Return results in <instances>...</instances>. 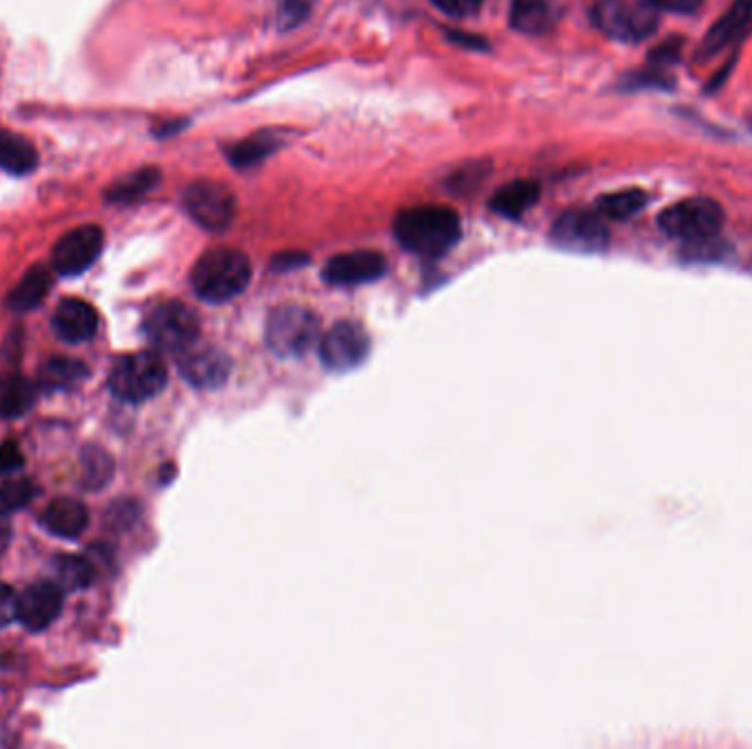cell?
Segmentation results:
<instances>
[{
	"label": "cell",
	"instance_id": "obj_8",
	"mask_svg": "<svg viewBox=\"0 0 752 749\" xmlns=\"http://www.w3.org/2000/svg\"><path fill=\"white\" fill-rule=\"evenodd\" d=\"M183 204L189 217L211 231H224L235 217V198L233 193L213 180H196L183 193Z\"/></svg>",
	"mask_w": 752,
	"mask_h": 749
},
{
	"label": "cell",
	"instance_id": "obj_13",
	"mask_svg": "<svg viewBox=\"0 0 752 749\" xmlns=\"http://www.w3.org/2000/svg\"><path fill=\"white\" fill-rule=\"evenodd\" d=\"M387 261L376 250H352L328 259L323 268V279L332 286H358L376 281L385 275Z\"/></svg>",
	"mask_w": 752,
	"mask_h": 749
},
{
	"label": "cell",
	"instance_id": "obj_14",
	"mask_svg": "<svg viewBox=\"0 0 752 749\" xmlns=\"http://www.w3.org/2000/svg\"><path fill=\"white\" fill-rule=\"evenodd\" d=\"M62 608V591L53 582L29 584L18 595V622L29 630L46 628Z\"/></svg>",
	"mask_w": 752,
	"mask_h": 749
},
{
	"label": "cell",
	"instance_id": "obj_33",
	"mask_svg": "<svg viewBox=\"0 0 752 749\" xmlns=\"http://www.w3.org/2000/svg\"><path fill=\"white\" fill-rule=\"evenodd\" d=\"M24 457H22V450L15 441H2L0 444V474H7V472H13L22 466Z\"/></svg>",
	"mask_w": 752,
	"mask_h": 749
},
{
	"label": "cell",
	"instance_id": "obj_15",
	"mask_svg": "<svg viewBox=\"0 0 752 749\" xmlns=\"http://www.w3.org/2000/svg\"><path fill=\"white\" fill-rule=\"evenodd\" d=\"M752 24V0H732L699 44V57L708 59L732 44Z\"/></svg>",
	"mask_w": 752,
	"mask_h": 749
},
{
	"label": "cell",
	"instance_id": "obj_9",
	"mask_svg": "<svg viewBox=\"0 0 752 749\" xmlns=\"http://www.w3.org/2000/svg\"><path fill=\"white\" fill-rule=\"evenodd\" d=\"M550 237L559 248L572 253H600L609 244L605 217L598 211H565L550 228Z\"/></svg>",
	"mask_w": 752,
	"mask_h": 749
},
{
	"label": "cell",
	"instance_id": "obj_35",
	"mask_svg": "<svg viewBox=\"0 0 752 749\" xmlns=\"http://www.w3.org/2000/svg\"><path fill=\"white\" fill-rule=\"evenodd\" d=\"M679 55V40H668L660 44L655 51H651V64L653 66H668Z\"/></svg>",
	"mask_w": 752,
	"mask_h": 749
},
{
	"label": "cell",
	"instance_id": "obj_29",
	"mask_svg": "<svg viewBox=\"0 0 752 749\" xmlns=\"http://www.w3.org/2000/svg\"><path fill=\"white\" fill-rule=\"evenodd\" d=\"M33 485L26 479H13L0 485V512H13L24 507L33 496Z\"/></svg>",
	"mask_w": 752,
	"mask_h": 749
},
{
	"label": "cell",
	"instance_id": "obj_16",
	"mask_svg": "<svg viewBox=\"0 0 752 749\" xmlns=\"http://www.w3.org/2000/svg\"><path fill=\"white\" fill-rule=\"evenodd\" d=\"M51 325L66 343H84L95 336L99 316L97 310L81 299H64L57 303Z\"/></svg>",
	"mask_w": 752,
	"mask_h": 749
},
{
	"label": "cell",
	"instance_id": "obj_23",
	"mask_svg": "<svg viewBox=\"0 0 752 749\" xmlns=\"http://www.w3.org/2000/svg\"><path fill=\"white\" fill-rule=\"evenodd\" d=\"M35 402V384L20 373L0 376V417H20Z\"/></svg>",
	"mask_w": 752,
	"mask_h": 749
},
{
	"label": "cell",
	"instance_id": "obj_3",
	"mask_svg": "<svg viewBox=\"0 0 752 749\" xmlns=\"http://www.w3.org/2000/svg\"><path fill=\"white\" fill-rule=\"evenodd\" d=\"M165 384L167 369L161 356L154 351H136L119 358L108 376L110 391L130 404L154 398L165 389Z\"/></svg>",
	"mask_w": 752,
	"mask_h": 749
},
{
	"label": "cell",
	"instance_id": "obj_30",
	"mask_svg": "<svg viewBox=\"0 0 752 749\" xmlns=\"http://www.w3.org/2000/svg\"><path fill=\"white\" fill-rule=\"evenodd\" d=\"M442 13L453 18H466L482 9L484 0H431Z\"/></svg>",
	"mask_w": 752,
	"mask_h": 749
},
{
	"label": "cell",
	"instance_id": "obj_32",
	"mask_svg": "<svg viewBox=\"0 0 752 749\" xmlns=\"http://www.w3.org/2000/svg\"><path fill=\"white\" fill-rule=\"evenodd\" d=\"M18 617V595L15 591L0 582V628L11 624Z\"/></svg>",
	"mask_w": 752,
	"mask_h": 749
},
{
	"label": "cell",
	"instance_id": "obj_4",
	"mask_svg": "<svg viewBox=\"0 0 752 749\" xmlns=\"http://www.w3.org/2000/svg\"><path fill=\"white\" fill-rule=\"evenodd\" d=\"M321 338L319 318L303 305H279L266 321V345L279 358H299Z\"/></svg>",
	"mask_w": 752,
	"mask_h": 749
},
{
	"label": "cell",
	"instance_id": "obj_6",
	"mask_svg": "<svg viewBox=\"0 0 752 749\" xmlns=\"http://www.w3.org/2000/svg\"><path fill=\"white\" fill-rule=\"evenodd\" d=\"M657 226L664 235L688 244L717 237L723 226V209L710 198H686L662 209Z\"/></svg>",
	"mask_w": 752,
	"mask_h": 749
},
{
	"label": "cell",
	"instance_id": "obj_12",
	"mask_svg": "<svg viewBox=\"0 0 752 749\" xmlns=\"http://www.w3.org/2000/svg\"><path fill=\"white\" fill-rule=\"evenodd\" d=\"M180 376L196 389H218L231 376V358L211 345H191L178 354Z\"/></svg>",
	"mask_w": 752,
	"mask_h": 749
},
{
	"label": "cell",
	"instance_id": "obj_27",
	"mask_svg": "<svg viewBox=\"0 0 752 749\" xmlns=\"http://www.w3.org/2000/svg\"><path fill=\"white\" fill-rule=\"evenodd\" d=\"M114 472V461L112 457L99 448V446H88L81 452V481L90 490L103 488Z\"/></svg>",
	"mask_w": 752,
	"mask_h": 749
},
{
	"label": "cell",
	"instance_id": "obj_22",
	"mask_svg": "<svg viewBox=\"0 0 752 749\" xmlns=\"http://www.w3.org/2000/svg\"><path fill=\"white\" fill-rule=\"evenodd\" d=\"M88 369L81 360L75 358H51L42 365L37 376V387L44 391H64L79 384L86 378Z\"/></svg>",
	"mask_w": 752,
	"mask_h": 749
},
{
	"label": "cell",
	"instance_id": "obj_37",
	"mask_svg": "<svg viewBox=\"0 0 752 749\" xmlns=\"http://www.w3.org/2000/svg\"><path fill=\"white\" fill-rule=\"evenodd\" d=\"M446 35H449V40H453V42H457V44H462L466 48H484L486 46V42L482 37H477V35L457 33V31H446Z\"/></svg>",
	"mask_w": 752,
	"mask_h": 749
},
{
	"label": "cell",
	"instance_id": "obj_38",
	"mask_svg": "<svg viewBox=\"0 0 752 749\" xmlns=\"http://www.w3.org/2000/svg\"><path fill=\"white\" fill-rule=\"evenodd\" d=\"M11 538V523L7 518V512H0V551L9 545Z\"/></svg>",
	"mask_w": 752,
	"mask_h": 749
},
{
	"label": "cell",
	"instance_id": "obj_1",
	"mask_svg": "<svg viewBox=\"0 0 752 749\" xmlns=\"http://www.w3.org/2000/svg\"><path fill=\"white\" fill-rule=\"evenodd\" d=\"M394 235L402 248L416 255L440 257L460 239V217L440 204L409 206L396 215Z\"/></svg>",
	"mask_w": 752,
	"mask_h": 749
},
{
	"label": "cell",
	"instance_id": "obj_25",
	"mask_svg": "<svg viewBox=\"0 0 752 749\" xmlns=\"http://www.w3.org/2000/svg\"><path fill=\"white\" fill-rule=\"evenodd\" d=\"M646 202H649L646 191L635 189V187L633 189H620V191L600 195L596 202V211L609 220H627V217L640 213L646 206Z\"/></svg>",
	"mask_w": 752,
	"mask_h": 749
},
{
	"label": "cell",
	"instance_id": "obj_2",
	"mask_svg": "<svg viewBox=\"0 0 752 749\" xmlns=\"http://www.w3.org/2000/svg\"><path fill=\"white\" fill-rule=\"evenodd\" d=\"M193 292L209 303L237 297L251 281V261L235 248H211L191 268Z\"/></svg>",
	"mask_w": 752,
	"mask_h": 749
},
{
	"label": "cell",
	"instance_id": "obj_24",
	"mask_svg": "<svg viewBox=\"0 0 752 749\" xmlns=\"http://www.w3.org/2000/svg\"><path fill=\"white\" fill-rule=\"evenodd\" d=\"M552 24V11L548 0H512L510 2V26L528 33L539 35L545 33Z\"/></svg>",
	"mask_w": 752,
	"mask_h": 749
},
{
	"label": "cell",
	"instance_id": "obj_10",
	"mask_svg": "<svg viewBox=\"0 0 752 749\" xmlns=\"http://www.w3.org/2000/svg\"><path fill=\"white\" fill-rule=\"evenodd\" d=\"M369 354L367 332L352 321L334 323L319 338V356L330 371H350L358 367Z\"/></svg>",
	"mask_w": 752,
	"mask_h": 749
},
{
	"label": "cell",
	"instance_id": "obj_7",
	"mask_svg": "<svg viewBox=\"0 0 752 749\" xmlns=\"http://www.w3.org/2000/svg\"><path fill=\"white\" fill-rule=\"evenodd\" d=\"M147 340L167 354H183L196 345L200 334V321L191 308L180 301H165L150 310L143 323Z\"/></svg>",
	"mask_w": 752,
	"mask_h": 749
},
{
	"label": "cell",
	"instance_id": "obj_39",
	"mask_svg": "<svg viewBox=\"0 0 752 749\" xmlns=\"http://www.w3.org/2000/svg\"><path fill=\"white\" fill-rule=\"evenodd\" d=\"M750 127H752V119H750Z\"/></svg>",
	"mask_w": 752,
	"mask_h": 749
},
{
	"label": "cell",
	"instance_id": "obj_21",
	"mask_svg": "<svg viewBox=\"0 0 752 749\" xmlns=\"http://www.w3.org/2000/svg\"><path fill=\"white\" fill-rule=\"evenodd\" d=\"M48 288H51V272L44 266H35L9 292L7 305L13 312H29L42 303Z\"/></svg>",
	"mask_w": 752,
	"mask_h": 749
},
{
	"label": "cell",
	"instance_id": "obj_19",
	"mask_svg": "<svg viewBox=\"0 0 752 749\" xmlns=\"http://www.w3.org/2000/svg\"><path fill=\"white\" fill-rule=\"evenodd\" d=\"M37 167V152L24 136L0 130V169L11 176H26Z\"/></svg>",
	"mask_w": 752,
	"mask_h": 749
},
{
	"label": "cell",
	"instance_id": "obj_28",
	"mask_svg": "<svg viewBox=\"0 0 752 749\" xmlns=\"http://www.w3.org/2000/svg\"><path fill=\"white\" fill-rule=\"evenodd\" d=\"M57 580L66 591H79L95 580V567L81 556H62L57 560Z\"/></svg>",
	"mask_w": 752,
	"mask_h": 749
},
{
	"label": "cell",
	"instance_id": "obj_20",
	"mask_svg": "<svg viewBox=\"0 0 752 749\" xmlns=\"http://www.w3.org/2000/svg\"><path fill=\"white\" fill-rule=\"evenodd\" d=\"M539 198V182L534 180H512L495 191L490 198V209L504 217H519Z\"/></svg>",
	"mask_w": 752,
	"mask_h": 749
},
{
	"label": "cell",
	"instance_id": "obj_31",
	"mask_svg": "<svg viewBox=\"0 0 752 749\" xmlns=\"http://www.w3.org/2000/svg\"><path fill=\"white\" fill-rule=\"evenodd\" d=\"M308 4H310V0H281L279 24L286 29V26L301 22L308 13Z\"/></svg>",
	"mask_w": 752,
	"mask_h": 749
},
{
	"label": "cell",
	"instance_id": "obj_36",
	"mask_svg": "<svg viewBox=\"0 0 752 749\" xmlns=\"http://www.w3.org/2000/svg\"><path fill=\"white\" fill-rule=\"evenodd\" d=\"M306 261H308V255H303V253H281V255L275 257L273 268L286 270V268H297V266H301Z\"/></svg>",
	"mask_w": 752,
	"mask_h": 749
},
{
	"label": "cell",
	"instance_id": "obj_18",
	"mask_svg": "<svg viewBox=\"0 0 752 749\" xmlns=\"http://www.w3.org/2000/svg\"><path fill=\"white\" fill-rule=\"evenodd\" d=\"M284 136L275 130H259L242 141H235L226 149V158L235 167H251L262 163L266 156H270L277 147H281Z\"/></svg>",
	"mask_w": 752,
	"mask_h": 749
},
{
	"label": "cell",
	"instance_id": "obj_17",
	"mask_svg": "<svg viewBox=\"0 0 752 749\" xmlns=\"http://www.w3.org/2000/svg\"><path fill=\"white\" fill-rule=\"evenodd\" d=\"M42 525L55 536L75 538L88 525V510L75 499H57L42 512Z\"/></svg>",
	"mask_w": 752,
	"mask_h": 749
},
{
	"label": "cell",
	"instance_id": "obj_34",
	"mask_svg": "<svg viewBox=\"0 0 752 749\" xmlns=\"http://www.w3.org/2000/svg\"><path fill=\"white\" fill-rule=\"evenodd\" d=\"M704 0H651V4L657 11H668V13H695L701 7Z\"/></svg>",
	"mask_w": 752,
	"mask_h": 749
},
{
	"label": "cell",
	"instance_id": "obj_26",
	"mask_svg": "<svg viewBox=\"0 0 752 749\" xmlns=\"http://www.w3.org/2000/svg\"><path fill=\"white\" fill-rule=\"evenodd\" d=\"M161 171L154 167H143L139 171H132L130 176H123L117 180L108 191L106 198L110 202H134L143 198L147 191H152L158 185Z\"/></svg>",
	"mask_w": 752,
	"mask_h": 749
},
{
	"label": "cell",
	"instance_id": "obj_11",
	"mask_svg": "<svg viewBox=\"0 0 752 749\" xmlns=\"http://www.w3.org/2000/svg\"><path fill=\"white\" fill-rule=\"evenodd\" d=\"M103 248V231L97 224L77 226L59 237L53 248L51 261L59 275L75 277L88 270Z\"/></svg>",
	"mask_w": 752,
	"mask_h": 749
},
{
	"label": "cell",
	"instance_id": "obj_5",
	"mask_svg": "<svg viewBox=\"0 0 752 749\" xmlns=\"http://www.w3.org/2000/svg\"><path fill=\"white\" fill-rule=\"evenodd\" d=\"M591 20L607 37L618 42H642L655 33L660 11L651 0H600Z\"/></svg>",
	"mask_w": 752,
	"mask_h": 749
}]
</instances>
